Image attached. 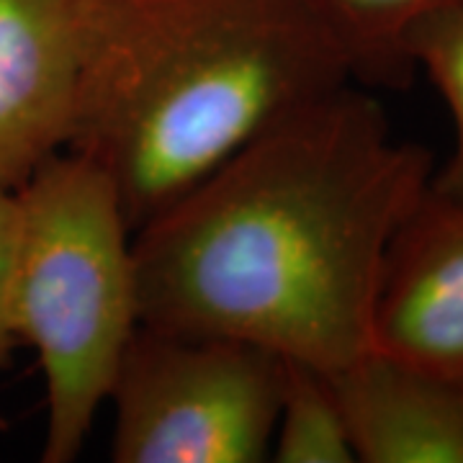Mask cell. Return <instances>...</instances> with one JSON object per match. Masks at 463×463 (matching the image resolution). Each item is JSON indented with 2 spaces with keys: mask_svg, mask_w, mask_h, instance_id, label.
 I'll use <instances>...</instances> for the list:
<instances>
[{
  "mask_svg": "<svg viewBox=\"0 0 463 463\" xmlns=\"http://www.w3.org/2000/svg\"><path fill=\"white\" fill-rule=\"evenodd\" d=\"M270 458L276 463L355 461L327 371L283 358Z\"/></svg>",
  "mask_w": 463,
  "mask_h": 463,
  "instance_id": "9c48e42d",
  "label": "cell"
},
{
  "mask_svg": "<svg viewBox=\"0 0 463 463\" xmlns=\"http://www.w3.org/2000/svg\"><path fill=\"white\" fill-rule=\"evenodd\" d=\"M330 381L355 461L463 463V381L376 347Z\"/></svg>",
  "mask_w": 463,
  "mask_h": 463,
  "instance_id": "52a82bcc",
  "label": "cell"
},
{
  "mask_svg": "<svg viewBox=\"0 0 463 463\" xmlns=\"http://www.w3.org/2000/svg\"><path fill=\"white\" fill-rule=\"evenodd\" d=\"M373 347L463 381V191L430 178L402 219L381 268Z\"/></svg>",
  "mask_w": 463,
  "mask_h": 463,
  "instance_id": "8992f818",
  "label": "cell"
},
{
  "mask_svg": "<svg viewBox=\"0 0 463 463\" xmlns=\"http://www.w3.org/2000/svg\"><path fill=\"white\" fill-rule=\"evenodd\" d=\"M402 47L414 72H428L453 116V155L440 173H432V183L463 191V5L438 8L414 21Z\"/></svg>",
  "mask_w": 463,
  "mask_h": 463,
  "instance_id": "30bf717a",
  "label": "cell"
},
{
  "mask_svg": "<svg viewBox=\"0 0 463 463\" xmlns=\"http://www.w3.org/2000/svg\"><path fill=\"white\" fill-rule=\"evenodd\" d=\"M432 173L353 83L301 106L134 232L139 322L337 371L373 347L389 242Z\"/></svg>",
  "mask_w": 463,
  "mask_h": 463,
  "instance_id": "6da1fadb",
  "label": "cell"
},
{
  "mask_svg": "<svg viewBox=\"0 0 463 463\" xmlns=\"http://www.w3.org/2000/svg\"><path fill=\"white\" fill-rule=\"evenodd\" d=\"M353 80L309 0H96L67 149L137 232L255 137Z\"/></svg>",
  "mask_w": 463,
  "mask_h": 463,
  "instance_id": "7a4b0ae2",
  "label": "cell"
},
{
  "mask_svg": "<svg viewBox=\"0 0 463 463\" xmlns=\"http://www.w3.org/2000/svg\"><path fill=\"white\" fill-rule=\"evenodd\" d=\"M14 240H16V199L14 191L0 188V368L8 365L11 353L18 345L8 322V281L14 263Z\"/></svg>",
  "mask_w": 463,
  "mask_h": 463,
  "instance_id": "8fae6325",
  "label": "cell"
},
{
  "mask_svg": "<svg viewBox=\"0 0 463 463\" xmlns=\"http://www.w3.org/2000/svg\"><path fill=\"white\" fill-rule=\"evenodd\" d=\"M14 199L8 322L44 371L42 461L72 463L139 325L134 230L114 181L70 149L44 160Z\"/></svg>",
  "mask_w": 463,
  "mask_h": 463,
  "instance_id": "3957f363",
  "label": "cell"
},
{
  "mask_svg": "<svg viewBox=\"0 0 463 463\" xmlns=\"http://www.w3.org/2000/svg\"><path fill=\"white\" fill-rule=\"evenodd\" d=\"M283 358L224 335L139 322L109 389L116 463L270 458Z\"/></svg>",
  "mask_w": 463,
  "mask_h": 463,
  "instance_id": "277c9868",
  "label": "cell"
},
{
  "mask_svg": "<svg viewBox=\"0 0 463 463\" xmlns=\"http://www.w3.org/2000/svg\"><path fill=\"white\" fill-rule=\"evenodd\" d=\"M96 0H0V188L67 149Z\"/></svg>",
  "mask_w": 463,
  "mask_h": 463,
  "instance_id": "5b68a950",
  "label": "cell"
},
{
  "mask_svg": "<svg viewBox=\"0 0 463 463\" xmlns=\"http://www.w3.org/2000/svg\"><path fill=\"white\" fill-rule=\"evenodd\" d=\"M345 50L353 80L368 88H407L414 67L404 33L414 21L463 0H309Z\"/></svg>",
  "mask_w": 463,
  "mask_h": 463,
  "instance_id": "ba28073f",
  "label": "cell"
}]
</instances>
